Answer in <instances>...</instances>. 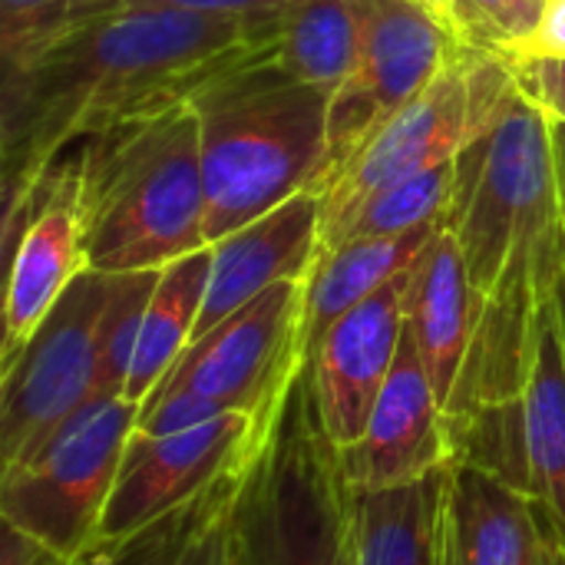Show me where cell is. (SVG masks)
<instances>
[{"label":"cell","instance_id":"1","mask_svg":"<svg viewBox=\"0 0 565 565\" xmlns=\"http://www.w3.org/2000/svg\"><path fill=\"white\" fill-rule=\"evenodd\" d=\"M255 26L185 10H116L46 43L0 86L3 222L89 136L192 99L209 79L271 43Z\"/></svg>","mask_w":565,"mask_h":565},{"label":"cell","instance_id":"2","mask_svg":"<svg viewBox=\"0 0 565 565\" xmlns=\"http://www.w3.org/2000/svg\"><path fill=\"white\" fill-rule=\"evenodd\" d=\"M66 169L86 268L162 271L209 245L202 126L189 99L89 136Z\"/></svg>","mask_w":565,"mask_h":565},{"label":"cell","instance_id":"3","mask_svg":"<svg viewBox=\"0 0 565 565\" xmlns=\"http://www.w3.org/2000/svg\"><path fill=\"white\" fill-rule=\"evenodd\" d=\"M331 93L285 76L271 63L268 43L189 99L202 126L209 245L298 192L318 189L328 156Z\"/></svg>","mask_w":565,"mask_h":565},{"label":"cell","instance_id":"4","mask_svg":"<svg viewBox=\"0 0 565 565\" xmlns=\"http://www.w3.org/2000/svg\"><path fill=\"white\" fill-rule=\"evenodd\" d=\"M235 540L242 565H358L354 490L341 473L315 394V371L301 364L271 434L248 467Z\"/></svg>","mask_w":565,"mask_h":565},{"label":"cell","instance_id":"5","mask_svg":"<svg viewBox=\"0 0 565 565\" xmlns=\"http://www.w3.org/2000/svg\"><path fill=\"white\" fill-rule=\"evenodd\" d=\"M457 169L447 222L457 232L470 285L483 298L520 242L563 215L553 119L513 86L497 119L460 156Z\"/></svg>","mask_w":565,"mask_h":565},{"label":"cell","instance_id":"6","mask_svg":"<svg viewBox=\"0 0 565 565\" xmlns=\"http://www.w3.org/2000/svg\"><path fill=\"white\" fill-rule=\"evenodd\" d=\"M513 86L507 60L460 46L454 63L321 192V245L377 192L460 159L497 119Z\"/></svg>","mask_w":565,"mask_h":565},{"label":"cell","instance_id":"7","mask_svg":"<svg viewBox=\"0 0 565 565\" xmlns=\"http://www.w3.org/2000/svg\"><path fill=\"white\" fill-rule=\"evenodd\" d=\"M136 417L139 407L126 397L93 401L73 414L40 454L3 467V526L76 563L89 550L113 497Z\"/></svg>","mask_w":565,"mask_h":565},{"label":"cell","instance_id":"8","mask_svg":"<svg viewBox=\"0 0 565 565\" xmlns=\"http://www.w3.org/2000/svg\"><path fill=\"white\" fill-rule=\"evenodd\" d=\"M358 63L331 93L328 156L315 192H324L358 152L411 106L460 53L457 33L414 0H351Z\"/></svg>","mask_w":565,"mask_h":565},{"label":"cell","instance_id":"9","mask_svg":"<svg viewBox=\"0 0 565 565\" xmlns=\"http://www.w3.org/2000/svg\"><path fill=\"white\" fill-rule=\"evenodd\" d=\"M113 275L86 268L23 351L0 364V463H23L96 397Z\"/></svg>","mask_w":565,"mask_h":565},{"label":"cell","instance_id":"10","mask_svg":"<svg viewBox=\"0 0 565 565\" xmlns=\"http://www.w3.org/2000/svg\"><path fill=\"white\" fill-rule=\"evenodd\" d=\"M301 308L305 281H281L262 291L205 338L192 341L152 397L185 394L212 404L218 414H255L275 420L305 364Z\"/></svg>","mask_w":565,"mask_h":565},{"label":"cell","instance_id":"11","mask_svg":"<svg viewBox=\"0 0 565 565\" xmlns=\"http://www.w3.org/2000/svg\"><path fill=\"white\" fill-rule=\"evenodd\" d=\"M275 420L255 414H218L199 427L166 437H129L113 497L93 543H116L199 497L225 473L245 470L262 454Z\"/></svg>","mask_w":565,"mask_h":565},{"label":"cell","instance_id":"12","mask_svg":"<svg viewBox=\"0 0 565 565\" xmlns=\"http://www.w3.org/2000/svg\"><path fill=\"white\" fill-rule=\"evenodd\" d=\"M7 298H3V348L0 364L13 361L36 334L66 288L86 271L83 225L73 202V179L60 162L3 222Z\"/></svg>","mask_w":565,"mask_h":565},{"label":"cell","instance_id":"13","mask_svg":"<svg viewBox=\"0 0 565 565\" xmlns=\"http://www.w3.org/2000/svg\"><path fill=\"white\" fill-rule=\"evenodd\" d=\"M414 265L338 318L311 358L318 411L338 447H348L364 434L397 361L407 328V288Z\"/></svg>","mask_w":565,"mask_h":565},{"label":"cell","instance_id":"14","mask_svg":"<svg viewBox=\"0 0 565 565\" xmlns=\"http://www.w3.org/2000/svg\"><path fill=\"white\" fill-rule=\"evenodd\" d=\"M338 450L341 473L354 493L414 483L450 463L444 404L407 328L364 434Z\"/></svg>","mask_w":565,"mask_h":565},{"label":"cell","instance_id":"15","mask_svg":"<svg viewBox=\"0 0 565 565\" xmlns=\"http://www.w3.org/2000/svg\"><path fill=\"white\" fill-rule=\"evenodd\" d=\"M321 252V192L308 189L212 242V271L192 341L281 281H305Z\"/></svg>","mask_w":565,"mask_h":565},{"label":"cell","instance_id":"16","mask_svg":"<svg viewBox=\"0 0 565 565\" xmlns=\"http://www.w3.org/2000/svg\"><path fill=\"white\" fill-rule=\"evenodd\" d=\"M480 318V295L470 285L457 232L444 218L414 265L407 288V331L424 358L440 404L450 401L470 354Z\"/></svg>","mask_w":565,"mask_h":565},{"label":"cell","instance_id":"17","mask_svg":"<svg viewBox=\"0 0 565 565\" xmlns=\"http://www.w3.org/2000/svg\"><path fill=\"white\" fill-rule=\"evenodd\" d=\"M248 467L116 543H89L73 565H235V507Z\"/></svg>","mask_w":565,"mask_h":565},{"label":"cell","instance_id":"18","mask_svg":"<svg viewBox=\"0 0 565 565\" xmlns=\"http://www.w3.org/2000/svg\"><path fill=\"white\" fill-rule=\"evenodd\" d=\"M454 467L414 483L354 493L358 565H447Z\"/></svg>","mask_w":565,"mask_h":565},{"label":"cell","instance_id":"19","mask_svg":"<svg viewBox=\"0 0 565 565\" xmlns=\"http://www.w3.org/2000/svg\"><path fill=\"white\" fill-rule=\"evenodd\" d=\"M447 215L411 228L404 235L387 238H358L344 242L331 252H321L311 275L305 278V308H301V361L311 364L321 338L328 328L344 318L351 308L367 301L374 291H381L391 278L407 271Z\"/></svg>","mask_w":565,"mask_h":565},{"label":"cell","instance_id":"20","mask_svg":"<svg viewBox=\"0 0 565 565\" xmlns=\"http://www.w3.org/2000/svg\"><path fill=\"white\" fill-rule=\"evenodd\" d=\"M540 550L543 523L526 493L480 470L454 467L447 565H536Z\"/></svg>","mask_w":565,"mask_h":565},{"label":"cell","instance_id":"21","mask_svg":"<svg viewBox=\"0 0 565 565\" xmlns=\"http://www.w3.org/2000/svg\"><path fill=\"white\" fill-rule=\"evenodd\" d=\"M530 500L565 556V338L556 295L543 315L536 361L526 384Z\"/></svg>","mask_w":565,"mask_h":565},{"label":"cell","instance_id":"22","mask_svg":"<svg viewBox=\"0 0 565 565\" xmlns=\"http://www.w3.org/2000/svg\"><path fill=\"white\" fill-rule=\"evenodd\" d=\"M209 271H212V245L159 271V281L142 315L129 377L122 387V397L129 404L142 407L152 397V391L162 384V377L172 371V364L182 358V351L192 344L205 288H209Z\"/></svg>","mask_w":565,"mask_h":565},{"label":"cell","instance_id":"23","mask_svg":"<svg viewBox=\"0 0 565 565\" xmlns=\"http://www.w3.org/2000/svg\"><path fill=\"white\" fill-rule=\"evenodd\" d=\"M271 63L311 86L338 89L358 63V13L351 0H291L278 17Z\"/></svg>","mask_w":565,"mask_h":565},{"label":"cell","instance_id":"24","mask_svg":"<svg viewBox=\"0 0 565 565\" xmlns=\"http://www.w3.org/2000/svg\"><path fill=\"white\" fill-rule=\"evenodd\" d=\"M454 467H470L530 497V424L526 397L513 404H477L444 414Z\"/></svg>","mask_w":565,"mask_h":565},{"label":"cell","instance_id":"25","mask_svg":"<svg viewBox=\"0 0 565 565\" xmlns=\"http://www.w3.org/2000/svg\"><path fill=\"white\" fill-rule=\"evenodd\" d=\"M457 162H444L437 169H427L414 179H404L384 192H377L374 199H367L351 222L331 235L321 252H331L344 242H358V238H387V235H404L411 228H420L440 215H447L454 192H457ZM318 252V255H321Z\"/></svg>","mask_w":565,"mask_h":565},{"label":"cell","instance_id":"26","mask_svg":"<svg viewBox=\"0 0 565 565\" xmlns=\"http://www.w3.org/2000/svg\"><path fill=\"white\" fill-rule=\"evenodd\" d=\"M543 13V0H450V26L470 50L510 56L526 43Z\"/></svg>","mask_w":565,"mask_h":565},{"label":"cell","instance_id":"27","mask_svg":"<svg viewBox=\"0 0 565 565\" xmlns=\"http://www.w3.org/2000/svg\"><path fill=\"white\" fill-rule=\"evenodd\" d=\"M70 0H0V60L3 73L23 66L63 33Z\"/></svg>","mask_w":565,"mask_h":565},{"label":"cell","instance_id":"28","mask_svg":"<svg viewBox=\"0 0 565 565\" xmlns=\"http://www.w3.org/2000/svg\"><path fill=\"white\" fill-rule=\"evenodd\" d=\"M291 0H126L119 10H185L205 17H232L255 26L275 23Z\"/></svg>","mask_w":565,"mask_h":565},{"label":"cell","instance_id":"29","mask_svg":"<svg viewBox=\"0 0 565 565\" xmlns=\"http://www.w3.org/2000/svg\"><path fill=\"white\" fill-rule=\"evenodd\" d=\"M516 86L543 106L550 119L565 122V60H550V56H533V60H516L510 63Z\"/></svg>","mask_w":565,"mask_h":565},{"label":"cell","instance_id":"30","mask_svg":"<svg viewBox=\"0 0 565 565\" xmlns=\"http://www.w3.org/2000/svg\"><path fill=\"white\" fill-rule=\"evenodd\" d=\"M533 56H550V60H565V0H543V13L536 30L526 36V43L510 56L516 60H533Z\"/></svg>","mask_w":565,"mask_h":565},{"label":"cell","instance_id":"31","mask_svg":"<svg viewBox=\"0 0 565 565\" xmlns=\"http://www.w3.org/2000/svg\"><path fill=\"white\" fill-rule=\"evenodd\" d=\"M0 565H73L60 553L46 550L43 543L30 540L26 533L3 526V546H0Z\"/></svg>","mask_w":565,"mask_h":565},{"label":"cell","instance_id":"32","mask_svg":"<svg viewBox=\"0 0 565 565\" xmlns=\"http://www.w3.org/2000/svg\"><path fill=\"white\" fill-rule=\"evenodd\" d=\"M126 0H70L66 3V23H63V33L73 30V26H83L89 20H99L106 13H116ZM60 33V36H63Z\"/></svg>","mask_w":565,"mask_h":565},{"label":"cell","instance_id":"33","mask_svg":"<svg viewBox=\"0 0 565 565\" xmlns=\"http://www.w3.org/2000/svg\"><path fill=\"white\" fill-rule=\"evenodd\" d=\"M553 152H556V172H559V192L565 205V122L553 119Z\"/></svg>","mask_w":565,"mask_h":565},{"label":"cell","instance_id":"34","mask_svg":"<svg viewBox=\"0 0 565 565\" xmlns=\"http://www.w3.org/2000/svg\"><path fill=\"white\" fill-rule=\"evenodd\" d=\"M540 523H543V516H540ZM536 565H565L563 550H559V543L553 540V533H550V526L543 523V550H540V559Z\"/></svg>","mask_w":565,"mask_h":565},{"label":"cell","instance_id":"35","mask_svg":"<svg viewBox=\"0 0 565 565\" xmlns=\"http://www.w3.org/2000/svg\"><path fill=\"white\" fill-rule=\"evenodd\" d=\"M414 3L427 7L430 13H437V17L450 26V0H414ZM450 30H454V26H450Z\"/></svg>","mask_w":565,"mask_h":565},{"label":"cell","instance_id":"36","mask_svg":"<svg viewBox=\"0 0 565 565\" xmlns=\"http://www.w3.org/2000/svg\"><path fill=\"white\" fill-rule=\"evenodd\" d=\"M556 311H559V324H563V338H565V268L556 281Z\"/></svg>","mask_w":565,"mask_h":565}]
</instances>
